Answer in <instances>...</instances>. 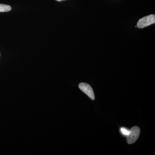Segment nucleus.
I'll return each mask as SVG.
<instances>
[{
  "label": "nucleus",
  "instance_id": "nucleus-7",
  "mask_svg": "<svg viewBox=\"0 0 155 155\" xmlns=\"http://www.w3.org/2000/svg\"><path fill=\"white\" fill-rule=\"evenodd\" d=\"M135 27H137V25H135Z\"/></svg>",
  "mask_w": 155,
  "mask_h": 155
},
{
  "label": "nucleus",
  "instance_id": "nucleus-3",
  "mask_svg": "<svg viewBox=\"0 0 155 155\" xmlns=\"http://www.w3.org/2000/svg\"><path fill=\"white\" fill-rule=\"evenodd\" d=\"M78 87L81 91L85 93L87 96L89 97L92 100L95 99V96L93 90L91 86L88 84L82 82V83L79 84Z\"/></svg>",
  "mask_w": 155,
  "mask_h": 155
},
{
  "label": "nucleus",
  "instance_id": "nucleus-1",
  "mask_svg": "<svg viewBox=\"0 0 155 155\" xmlns=\"http://www.w3.org/2000/svg\"><path fill=\"white\" fill-rule=\"evenodd\" d=\"M155 23V15L151 14L140 19L137 22V26L139 28H142L154 24Z\"/></svg>",
  "mask_w": 155,
  "mask_h": 155
},
{
  "label": "nucleus",
  "instance_id": "nucleus-8",
  "mask_svg": "<svg viewBox=\"0 0 155 155\" xmlns=\"http://www.w3.org/2000/svg\"><path fill=\"white\" fill-rule=\"evenodd\" d=\"M0 55H1V54H0Z\"/></svg>",
  "mask_w": 155,
  "mask_h": 155
},
{
  "label": "nucleus",
  "instance_id": "nucleus-6",
  "mask_svg": "<svg viewBox=\"0 0 155 155\" xmlns=\"http://www.w3.org/2000/svg\"><path fill=\"white\" fill-rule=\"evenodd\" d=\"M58 2H62V1H66V0H56Z\"/></svg>",
  "mask_w": 155,
  "mask_h": 155
},
{
  "label": "nucleus",
  "instance_id": "nucleus-5",
  "mask_svg": "<svg viewBox=\"0 0 155 155\" xmlns=\"http://www.w3.org/2000/svg\"><path fill=\"white\" fill-rule=\"evenodd\" d=\"M121 133L122 134V135H124V136H127L129 133L130 130H128L127 128L125 127H122L120 129Z\"/></svg>",
  "mask_w": 155,
  "mask_h": 155
},
{
  "label": "nucleus",
  "instance_id": "nucleus-2",
  "mask_svg": "<svg viewBox=\"0 0 155 155\" xmlns=\"http://www.w3.org/2000/svg\"><path fill=\"white\" fill-rule=\"evenodd\" d=\"M140 131L139 127L136 126L130 129L129 134L127 136V141L128 144H133L137 140L140 134Z\"/></svg>",
  "mask_w": 155,
  "mask_h": 155
},
{
  "label": "nucleus",
  "instance_id": "nucleus-4",
  "mask_svg": "<svg viewBox=\"0 0 155 155\" xmlns=\"http://www.w3.org/2000/svg\"><path fill=\"white\" fill-rule=\"evenodd\" d=\"M12 8L8 5L0 4V12H7L11 11Z\"/></svg>",
  "mask_w": 155,
  "mask_h": 155
}]
</instances>
